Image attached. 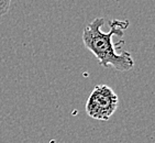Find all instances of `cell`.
<instances>
[{
	"mask_svg": "<svg viewBox=\"0 0 155 143\" xmlns=\"http://www.w3.org/2000/svg\"><path fill=\"white\" fill-rule=\"evenodd\" d=\"M10 6H11V0H0V17L9 12Z\"/></svg>",
	"mask_w": 155,
	"mask_h": 143,
	"instance_id": "3",
	"label": "cell"
},
{
	"mask_svg": "<svg viewBox=\"0 0 155 143\" xmlns=\"http://www.w3.org/2000/svg\"><path fill=\"white\" fill-rule=\"evenodd\" d=\"M104 19L96 18L90 23H88L84 29L83 42L84 45L88 48L98 60L99 64L104 67H114L118 72L131 71L134 66V60L131 54L127 51L118 53L116 48L122 45L124 41L118 42L114 44V35L122 38L124 35V30L128 29L130 22L128 20H114L109 21V32H104L101 28L104 27Z\"/></svg>",
	"mask_w": 155,
	"mask_h": 143,
	"instance_id": "1",
	"label": "cell"
},
{
	"mask_svg": "<svg viewBox=\"0 0 155 143\" xmlns=\"http://www.w3.org/2000/svg\"><path fill=\"white\" fill-rule=\"evenodd\" d=\"M119 98L114 90L108 85H97L87 99V115L96 120L108 121L118 109Z\"/></svg>",
	"mask_w": 155,
	"mask_h": 143,
	"instance_id": "2",
	"label": "cell"
}]
</instances>
